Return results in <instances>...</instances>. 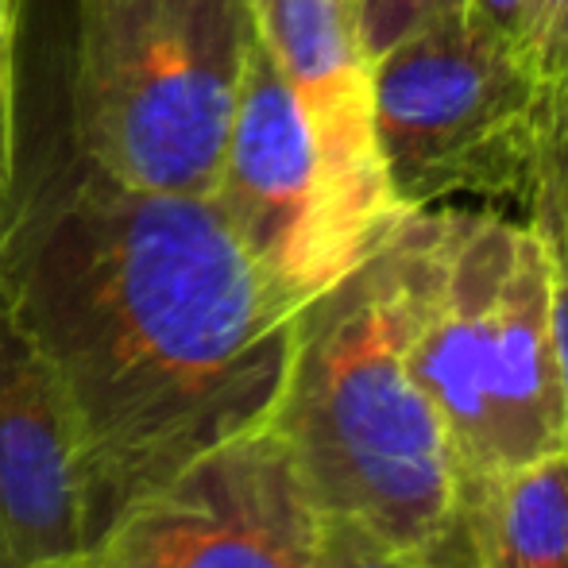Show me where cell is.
<instances>
[{"label": "cell", "mask_w": 568, "mask_h": 568, "mask_svg": "<svg viewBox=\"0 0 568 568\" xmlns=\"http://www.w3.org/2000/svg\"><path fill=\"white\" fill-rule=\"evenodd\" d=\"M0 546L62 568L90 546L82 456L67 395L0 283Z\"/></svg>", "instance_id": "obj_8"}, {"label": "cell", "mask_w": 568, "mask_h": 568, "mask_svg": "<svg viewBox=\"0 0 568 568\" xmlns=\"http://www.w3.org/2000/svg\"><path fill=\"white\" fill-rule=\"evenodd\" d=\"M372 116L390 194L406 213L453 194L534 210L549 109L515 39L471 8L414 31L372 62Z\"/></svg>", "instance_id": "obj_5"}, {"label": "cell", "mask_w": 568, "mask_h": 568, "mask_svg": "<svg viewBox=\"0 0 568 568\" xmlns=\"http://www.w3.org/2000/svg\"><path fill=\"white\" fill-rule=\"evenodd\" d=\"M476 16H484L491 28H499L507 39L518 43V28H523V0H468ZM523 51V47H518Z\"/></svg>", "instance_id": "obj_16"}, {"label": "cell", "mask_w": 568, "mask_h": 568, "mask_svg": "<svg viewBox=\"0 0 568 568\" xmlns=\"http://www.w3.org/2000/svg\"><path fill=\"white\" fill-rule=\"evenodd\" d=\"M213 202L263 275L298 310L390 236L359 217L329 179L298 98L260 31L247 51Z\"/></svg>", "instance_id": "obj_6"}, {"label": "cell", "mask_w": 568, "mask_h": 568, "mask_svg": "<svg viewBox=\"0 0 568 568\" xmlns=\"http://www.w3.org/2000/svg\"><path fill=\"white\" fill-rule=\"evenodd\" d=\"M0 260H4V213H0Z\"/></svg>", "instance_id": "obj_18"}, {"label": "cell", "mask_w": 568, "mask_h": 568, "mask_svg": "<svg viewBox=\"0 0 568 568\" xmlns=\"http://www.w3.org/2000/svg\"><path fill=\"white\" fill-rule=\"evenodd\" d=\"M471 534L476 568H568V453L503 476L479 503Z\"/></svg>", "instance_id": "obj_10"}, {"label": "cell", "mask_w": 568, "mask_h": 568, "mask_svg": "<svg viewBox=\"0 0 568 568\" xmlns=\"http://www.w3.org/2000/svg\"><path fill=\"white\" fill-rule=\"evenodd\" d=\"M403 225L298 310L271 426L317 515L364 530L418 568H476L453 456L406 356Z\"/></svg>", "instance_id": "obj_2"}, {"label": "cell", "mask_w": 568, "mask_h": 568, "mask_svg": "<svg viewBox=\"0 0 568 568\" xmlns=\"http://www.w3.org/2000/svg\"><path fill=\"white\" fill-rule=\"evenodd\" d=\"M403 244L406 356L449 445L471 526L503 476L565 449L549 252L530 221L468 210L410 213Z\"/></svg>", "instance_id": "obj_3"}, {"label": "cell", "mask_w": 568, "mask_h": 568, "mask_svg": "<svg viewBox=\"0 0 568 568\" xmlns=\"http://www.w3.org/2000/svg\"><path fill=\"white\" fill-rule=\"evenodd\" d=\"M468 8V0H356V23H359V43H364L367 59H379L395 43L410 39L414 31L429 28V23L456 16Z\"/></svg>", "instance_id": "obj_12"}, {"label": "cell", "mask_w": 568, "mask_h": 568, "mask_svg": "<svg viewBox=\"0 0 568 568\" xmlns=\"http://www.w3.org/2000/svg\"><path fill=\"white\" fill-rule=\"evenodd\" d=\"M530 225L546 240L549 260L568 275V132L549 143L546 182L530 210Z\"/></svg>", "instance_id": "obj_13"}, {"label": "cell", "mask_w": 568, "mask_h": 568, "mask_svg": "<svg viewBox=\"0 0 568 568\" xmlns=\"http://www.w3.org/2000/svg\"><path fill=\"white\" fill-rule=\"evenodd\" d=\"M255 31L298 98L329 179L375 229L410 213L390 194L372 116V59L359 43L356 0H252Z\"/></svg>", "instance_id": "obj_9"}, {"label": "cell", "mask_w": 568, "mask_h": 568, "mask_svg": "<svg viewBox=\"0 0 568 568\" xmlns=\"http://www.w3.org/2000/svg\"><path fill=\"white\" fill-rule=\"evenodd\" d=\"M252 43V0H74L78 159L128 190L213 197Z\"/></svg>", "instance_id": "obj_4"}, {"label": "cell", "mask_w": 568, "mask_h": 568, "mask_svg": "<svg viewBox=\"0 0 568 568\" xmlns=\"http://www.w3.org/2000/svg\"><path fill=\"white\" fill-rule=\"evenodd\" d=\"M317 568H418L403 554L379 546L364 530L322 515V546H317Z\"/></svg>", "instance_id": "obj_14"}, {"label": "cell", "mask_w": 568, "mask_h": 568, "mask_svg": "<svg viewBox=\"0 0 568 568\" xmlns=\"http://www.w3.org/2000/svg\"><path fill=\"white\" fill-rule=\"evenodd\" d=\"M0 283L67 395L90 546L197 456L275 418L298 306L213 197L128 190L78 159L16 186Z\"/></svg>", "instance_id": "obj_1"}, {"label": "cell", "mask_w": 568, "mask_h": 568, "mask_svg": "<svg viewBox=\"0 0 568 568\" xmlns=\"http://www.w3.org/2000/svg\"><path fill=\"white\" fill-rule=\"evenodd\" d=\"M0 568H23L20 561H16V557L12 554H8V549L4 546H0Z\"/></svg>", "instance_id": "obj_17"}, {"label": "cell", "mask_w": 568, "mask_h": 568, "mask_svg": "<svg viewBox=\"0 0 568 568\" xmlns=\"http://www.w3.org/2000/svg\"><path fill=\"white\" fill-rule=\"evenodd\" d=\"M554 271V344L557 367H561V398H565V453H568V275L549 260Z\"/></svg>", "instance_id": "obj_15"}, {"label": "cell", "mask_w": 568, "mask_h": 568, "mask_svg": "<svg viewBox=\"0 0 568 568\" xmlns=\"http://www.w3.org/2000/svg\"><path fill=\"white\" fill-rule=\"evenodd\" d=\"M317 546L322 515L267 422L186 464L62 568H317Z\"/></svg>", "instance_id": "obj_7"}, {"label": "cell", "mask_w": 568, "mask_h": 568, "mask_svg": "<svg viewBox=\"0 0 568 568\" xmlns=\"http://www.w3.org/2000/svg\"><path fill=\"white\" fill-rule=\"evenodd\" d=\"M518 47L546 93L549 140L568 132V0H523Z\"/></svg>", "instance_id": "obj_11"}]
</instances>
